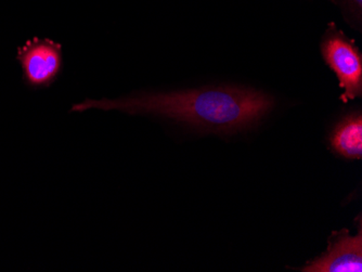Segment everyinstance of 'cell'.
<instances>
[{"mask_svg":"<svg viewBox=\"0 0 362 272\" xmlns=\"http://www.w3.org/2000/svg\"><path fill=\"white\" fill-rule=\"evenodd\" d=\"M272 95L242 87H201L174 91L138 93L122 98L75 103L71 112L97 109L129 115H149L179 125L229 134L253 127L274 110Z\"/></svg>","mask_w":362,"mask_h":272,"instance_id":"1","label":"cell"},{"mask_svg":"<svg viewBox=\"0 0 362 272\" xmlns=\"http://www.w3.org/2000/svg\"><path fill=\"white\" fill-rule=\"evenodd\" d=\"M321 54L344 89L341 100L347 103L362 95V56L353 40L334 25L327 28L321 42Z\"/></svg>","mask_w":362,"mask_h":272,"instance_id":"2","label":"cell"},{"mask_svg":"<svg viewBox=\"0 0 362 272\" xmlns=\"http://www.w3.org/2000/svg\"><path fill=\"white\" fill-rule=\"evenodd\" d=\"M25 82L34 88H47L62 74V45L54 40L34 38L18 54Z\"/></svg>","mask_w":362,"mask_h":272,"instance_id":"3","label":"cell"},{"mask_svg":"<svg viewBox=\"0 0 362 272\" xmlns=\"http://www.w3.org/2000/svg\"><path fill=\"white\" fill-rule=\"evenodd\" d=\"M357 235H349L347 229L333 232L327 252L309 261L300 269L304 272H361V225Z\"/></svg>","mask_w":362,"mask_h":272,"instance_id":"4","label":"cell"},{"mask_svg":"<svg viewBox=\"0 0 362 272\" xmlns=\"http://www.w3.org/2000/svg\"><path fill=\"white\" fill-rule=\"evenodd\" d=\"M333 151L347 160L362 158V117L361 113H351L339 122L330 138Z\"/></svg>","mask_w":362,"mask_h":272,"instance_id":"5","label":"cell"},{"mask_svg":"<svg viewBox=\"0 0 362 272\" xmlns=\"http://www.w3.org/2000/svg\"><path fill=\"white\" fill-rule=\"evenodd\" d=\"M341 5L349 10L356 19H361L362 0H341Z\"/></svg>","mask_w":362,"mask_h":272,"instance_id":"6","label":"cell"}]
</instances>
